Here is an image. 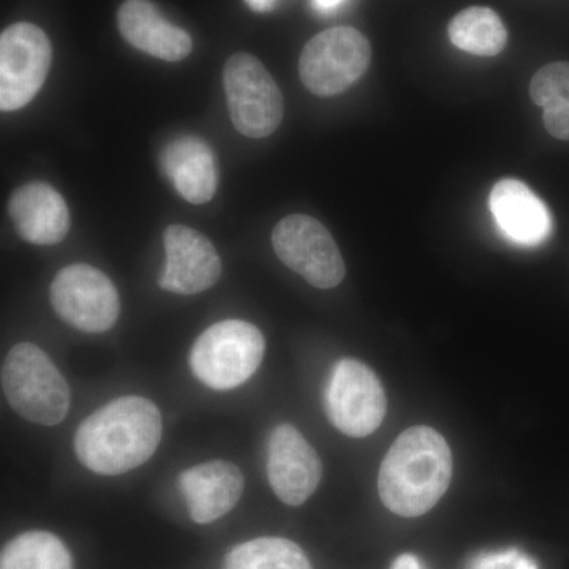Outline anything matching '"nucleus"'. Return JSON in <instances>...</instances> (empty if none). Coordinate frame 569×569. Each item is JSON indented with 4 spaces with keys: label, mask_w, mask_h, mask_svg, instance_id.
<instances>
[{
    "label": "nucleus",
    "mask_w": 569,
    "mask_h": 569,
    "mask_svg": "<svg viewBox=\"0 0 569 569\" xmlns=\"http://www.w3.org/2000/svg\"><path fill=\"white\" fill-rule=\"evenodd\" d=\"M118 28L133 48L162 61H182L193 50L192 37L164 20L151 0H126L118 11Z\"/></svg>",
    "instance_id": "16"
},
{
    "label": "nucleus",
    "mask_w": 569,
    "mask_h": 569,
    "mask_svg": "<svg viewBox=\"0 0 569 569\" xmlns=\"http://www.w3.org/2000/svg\"><path fill=\"white\" fill-rule=\"evenodd\" d=\"M310 7L318 14H332L342 9L348 0H309Z\"/></svg>",
    "instance_id": "23"
},
{
    "label": "nucleus",
    "mask_w": 569,
    "mask_h": 569,
    "mask_svg": "<svg viewBox=\"0 0 569 569\" xmlns=\"http://www.w3.org/2000/svg\"><path fill=\"white\" fill-rule=\"evenodd\" d=\"M160 167L189 203H208L217 192L219 168L216 156L200 138L181 137L171 141L160 156Z\"/></svg>",
    "instance_id": "17"
},
{
    "label": "nucleus",
    "mask_w": 569,
    "mask_h": 569,
    "mask_svg": "<svg viewBox=\"0 0 569 569\" xmlns=\"http://www.w3.org/2000/svg\"><path fill=\"white\" fill-rule=\"evenodd\" d=\"M244 2L254 13H269L276 9L280 0H244Z\"/></svg>",
    "instance_id": "25"
},
{
    "label": "nucleus",
    "mask_w": 569,
    "mask_h": 569,
    "mask_svg": "<svg viewBox=\"0 0 569 569\" xmlns=\"http://www.w3.org/2000/svg\"><path fill=\"white\" fill-rule=\"evenodd\" d=\"M489 208L498 230L509 242L537 247L553 233L552 213L527 183L501 179L493 186Z\"/></svg>",
    "instance_id": "13"
},
{
    "label": "nucleus",
    "mask_w": 569,
    "mask_h": 569,
    "mask_svg": "<svg viewBox=\"0 0 569 569\" xmlns=\"http://www.w3.org/2000/svg\"><path fill=\"white\" fill-rule=\"evenodd\" d=\"M51 41L39 26L17 22L0 36V110L11 112L31 103L47 81Z\"/></svg>",
    "instance_id": "10"
},
{
    "label": "nucleus",
    "mask_w": 569,
    "mask_h": 569,
    "mask_svg": "<svg viewBox=\"0 0 569 569\" xmlns=\"http://www.w3.org/2000/svg\"><path fill=\"white\" fill-rule=\"evenodd\" d=\"M530 97L541 107L546 130L557 140L569 141V62H552L530 81Z\"/></svg>",
    "instance_id": "19"
},
{
    "label": "nucleus",
    "mask_w": 569,
    "mask_h": 569,
    "mask_svg": "<svg viewBox=\"0 0 569 569\" xmlns=\"http://www.w3.org/2000/svg\"><path fill=\"white\" fill-rule=\"evenodd\" d=\"M264 337L244 320H224L206 329L190 351L193 376L216 391L244 385L263 361Z\"/></svg>",
    "instance_id": "4"
},
{
    "label": "nucleus",
    "mask_w": 569,
    "mask_h": 569,
    "mask_svg": "<svg viewBox=\"0 0 569 569\" xmlns=\"http://www.w3.org/2000/svg\"><path fill=\"white\" fill-rule=\"evenodd\" d=\"M223 569H312V565L290 539L268 537L236 546Z\"/></svg>",
    "instance_id": "21"
},
{
    "label": "nucleus",
    "mask_w": 569,
    "mask_h": 569,
    "mask_svg": "<svg viewBox=\"0 0 569 569\" xmlns=\"http://www.w3.org/2000/svg\"><path fill=\"white\" fill-rule=\"evenodd\" d=\"M179 488L193 522L211 523L223 518L244 493V475L234 463L211 460L179 475Z\"/></svg>",
    "instance_id": "14"
},
{
    "label": "nucleus",
    "mask_w": 569,
    "mask_h": 569,
    "mask_svg": "<svg viewBox=\"0 0 569 569\" xmlns=\"http://www.w3.org/2000/svg\"><path fill=\"white\" fill-rule=\"evenodd\" d=\"M391 569H425L422 568L421 561L417 556L411 553H403V556L397 557L395 563L391 565Z\"/></svg>",
    "instance_id": "24"
},
{
    "label": "nucleus",
    "mask_w": 569,
    "mask_h": 569,
    "mask_svg": "<svg viewBox=\"0 0 569 569\" xmlns=\"http://www.w3.org/2000/svg\"><path fill=\"white\" fill-rule=\"evenodd\" d=\"M277 257L320 290L342 283L346 263L325 224L305 213L284 217L272 231Z\"/></svg>",
    "instance_id": "9"
},
{
    "label": "nucleus",
    "mask_w": 569,
    "mask_h": 569,
    "mask_svg": "<svg viewBox=\"0 0 569 569\" xmlns=\"http://www.w3.org/2000/svg\"><path fill=\"white\" fill-rule=\"evenodd\" d=\"M449 40L459 50L493 58L507 47L508 31L497 11L489 7H468L448 26Z\"/></svg>",
    "instance_id": "18"
},
{
    "label": "nucleus",
    "mask_w": 569,
    "mask_h": 569,
    "mask_svg": "<svg viewBox=\"0 0 569 569\" xmlns=\"http://www.w3.org/2000/svg\"><path fill=\"white\" fill-rule=\"evenodd\" d=\"M160 438L162 417L156 403L146 397L123 396L81 422L73 447L82 466L116 477L148 462Z\"/></svg>",
    "instance_id": "1"
},
{
    "label": "nucleus",
    "mask_w": 569,
    "mask_h": 569,
    "mask_svg": "<svg viewBox=\"0 0 569 569\" xmlns=\"http://www.w3.org/2000/svg\"><path fill=\"white\" fill-rule=\"evenodd\" d=\"M329 421L348 437L376 432L387 415V396L376 373L358 359H340L325 389Z\"/></svg>",
    "instance_id": "7"
},
{
    "label": "nucleus",
    "mask_w": 569,
    "mask_h": 569,
    "mask_svg": "<svg viewBox=\"0 0 569 569\" xmlns=\"http://www.w3.org/2000/svg\"><path fill=\"white\" fill-rule=\"evenodd\" d=\"M50 299L61 320L88 335L108 331L121 312L114 284L91 264H70L61 269L52 280Z\"/></svg>",
    "instance_id": "8"
},
{
    "label": "nucleus",
    "mask_w": 569,
    "mask_h": 569,
    "mask_svg": "<svg viewBox=\"0 0 569 569\" xmlns=\"http://www.w3.org/2000/svg\"><path fill=\"white\" fill-rule=\"evenodd\" d=\"M9 213L17 233L29 244L56 246L70 231L69 206L50 183L29 182L14 190Z\"/></svg>",
    "instance_id": "15"
},
{
    "label": "nucleus",
    "mask_w": 569,
    "mask_h": 569,
    "mask_svg": "<svg viewBox=\"0 0 569 569\" xmlns=\"http://www.w3.org/2000/svg\"><path fill=\"white\" fill-rule=\"evenodd\" d=\"M167 264L159 284L176 295H198L212 288L222 276V260L206 236L183 224H171L163 233Z\"/></svg>",
    "instance_id": "11"
},
{
    "label": "nucleus",
    "mask_w": 569,
    "mask_h": 569,
    "mask_svg": "<svg viewBox=\"0 0 569 569\" xmlns=\"http://www.w3.org/2000/svg\"><path fill=\"white\" fill-rule=\"evenodd\" d=\"M0 569H73L66 545L48 531H28L2 549Z\"/></svg>",
    "instance_id": "20"
},
{
    "label": "nucleus",
    "mask_w": 569,
    "mask_h": 569,
    "mask_svg": "<svg viewBox=\"0 0 569 569\" xmlns=\"http://www.w3.org/2000/svg\"><path fill=\"white\" fill-rule=\"evenodd\" d=\"M11 408L33 425L58 426L70 410V388L48 355L33 343L11 348L2 367Z\"/></svg>",
    "instance_id": "3"
},
{
    "label": "nucleus",
    "mask_w": 569,
    "mask_h": 569,
    "mask_svg": "<svg viewBox=\"0 0 569 569\" xmlns=\"http://www.w3.org/2000/svg\"><path fill=\"white\" fill-rule=\"evenodd\" d=\"M452 478L447 440L432 427L407 429L389 449L378 473V492L389 511L419 518L445 496Z\"/></svg>",
    "instance_id": "2"
},
{
    "label": "nucleus",
    "mask_w": 569,
    "mask_h": 569,
    "mask_svg": "<svg viewBox=\"0 0 569 569\" xmlns=\"http://www.w3.org/2000/svg\"><path fill=\"white\" fill-rule=\"evenodd\" d=\"M370 61L372 47L365 33L339 26L307 41L299 58V77L313 96L335 97L361 80Z\"/></svg>",
    "instance_id": "5"
},
{
    "label": "nucleus",
    "mask_w": 569,
    "mask_h": 569,
    "mask_svg": "<svg viewBox=\"0 0 569 569\" xmlns=\"http://www.w3.org/2000/svg\"><path fill=\"white\" fill-rule=\"evenodd\" d=\"M223 88L231 122L239 133L260 140L279 129L283 119V96L263 63L252 54L238 52L224 63Z\"/></svg>",
    "instance_id": "6"
},
{
    "label": "nucleus",
    "mask_w": 569,
    "mask_h": 569,
    "mask_svg": "<svg viewBox=\"0 0 569 569\" xmlns=\"http://www.w3.org/2000/svg\"><path fill=\"white\" fill-rule=\"evenodd\" d=\"M470 569H538L530 557L523 556L518 549L503 552H490L473 560Z\"/></svg>",
    "instance_id": "22"
},
{
    "label": "nucleus",
    "mask_w": 569,
    "mask_h": 569,
    "mask_svg": "<svg viewBox=\"0 0 569 569\" xmlns=\"http://www.w3.org/2000/svg\"><path fill=\"white\" fill-rule=\"evenodd\" d=\"M321 475V460L302 433L291 425L277 426L268 448V478L276 496L299 507L313 496Z\"/></svg>",
    "instance_id": "12"
}]
</instances>
